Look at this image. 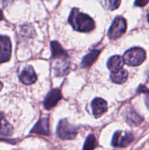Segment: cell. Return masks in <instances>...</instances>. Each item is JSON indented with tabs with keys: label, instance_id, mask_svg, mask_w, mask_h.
Returning <instances> with one entry per match:
<instances>
[{
	"label": "cell",
	"instance_id": "9",
	"mask_svg": "<svg viewBox=\"0 0 149 150\" xmlns=\"http://www.w3.org/2000/svg\"><path fill=\"white\" fill-rule=\"evenodd\" d=\"M92 111L96 118L100 117L108 110V103L102 98H95L91 103Z\"/></svg>",
	"mask_w": 149,
	"mask_h": 150
},
{
	"label": "cell",
	"instance_id": "8",
	"mask_svg": "<svg viewBox=\"0 0 149 150\" xmlns=\"http://www.w3.org/2000/svg\"><path fill=\"white\" fill-rule=\"evenodd\" d=\"M19 79L22 83L26 85H30L34 83L37 80V76L33 67L30 65L25 67L19 76Z\"/></svg>",
	"mask_w": 149,
	"mask_h": 150
},
{
	"label": "cell",
	"instance_id": "18",
	"mask_svg": "<svg viewBox=\"0 0 149 150\" xmlns=\"http://www.w3.org/2000/svg\"><path fill=\"white\" fill-rule=\"evenodd\" d=\"M96 140L93 134H90L85 142L83 150H93L96 147Z\"/></svg>",
	"mask_w": 149,
	"mask_h": 150
},
{
	"label": "cell",
	"instance_id": "19",
	"mask_svg": "<svg viewBox=\"0 0 149 150\" xmlns=\"http://www.w3.org/2000/svg\"><path fill=\"white\" fill-rule=\"evenodd\" d=\"M121 0H105V4L109 10H114L119 7Z\"/></svg>",
	"mask_w": 149,
	"mask_h": 150
},
{
	"label": "cell",
	"instance_id": "3",
	"mask_svg": "<svg viewBox=\"0 0 149 150\" xmlns=\"http://www.w3.org/2000/svg\"><path fill=\"white\" fill-rule=\"evenodd\" d=\"M57 135L63 140H72L76 137L77 134V128L70 124L66 120L59 122L57 127Z\"/></svg>",
	"mask_w": 149,
	"mask_h": 150
},
{
	"label": "cell",
	"instance_id": "1",
	"mask_svg": "<svg viewBox=\"0 0 149 150\" xmlns=\"http://www.w3.org/2000/svg\"><path fill=\"white\" fill-rule=\"evenodd\" d=\"M69 23L74 30L81 32H89L93 30L95 23L93 19L88 15L74 8L69 16Z\"/></svg>",
	"mask_w": 149,
	"mask_h": 150
},
{
	"label": "cell",
	"instance_id": "5",
	"mask_svg": "<svg viewBox=\"0 0 149 150\" xmlns=\"http://www.w3.org/2000/svg\"><path fill=\"white\" fill-rule=\"evenodd\" d=\"M134 140V136L131 133L123 131H117L113 135L112 145L115 147H125Z\"/></svg>",
	"mask_w": 149,
	"mask_h": 150
},
{
	"label": "cell",
	"instance_id": "22",
	"mask_svg": "<svg viewBox=\"0 0 149 150\" xmlns=\"http://www.w3.org/2000/svg\"><path fill=\"white\" fill-rule=\"evenodd\" d=\"M3 19V14H2V12H1V10H0V21L2 20Z\"/></svg>",
	"mask_w": 149,
	"mask_h": 150
},
{
	"label": "cell",
	"instance_id": "17",
	"mask_svg": "<svg viewBox=\"0 0 149 150\" xmlns=\"http://www.w3.org/2000/svg\"><path fill=\"white\" fill-rule=\"evenodd\" d=\"M127 121L130 125H139L143 122V118L134 110H129L127 114Z\"/></svg>",
	"mask_w": 149,
	"mask_h": 150
},
{
	"label": "cell",
	"instance_id": "13",
	"mask_svg": "<svg viewBox=\"0 0 149 150\" xmlns=\"http://www.w3.org/2000/svg\"><path fill=\"white\" fill-rule=\"evenodd\" d=\"M13 126L8 122L2 112H0V134L4 136H10L13 133Z\"/></svg>",
	"mask_w": 149,
	"mask_h": 150
},
{
	"label": "cell",
	"instance_id": "20",
	"mask_svg": "<svg viewBox=\"0 0 149 150\" xmlns=\"http://www.w3.org/2000/svg\"><path fill=\"white\" fill-rule=\"evenodd\" d=\"M137 92L138 93H144L145 95V101L147 105L149 107V90L145 87V86H143V85H140L139 86V88L137 89Z\"/></svg>",
	"mask_w": 149,
	"mask_h": 150
},
{
	"label": "cell",
	"instance_id": "14",
	"mask_svg": "<svg viewBox=\"0 0 149 150\" xmlns=\"http://www.w3.org/2000/svg\"><path fill=\"white\" fill-rule=\"evenodd\" d=\"M51 50H52V56L53 58L58 59H67L68 54L63 49L61 45L56 41H53L51 43Z\"/></svg>",
	"mask_w": 149,
	"mask_h": 150
},
{
	"label": "cell",
	"instance_id": "16",
	"mask_svg": "<svg viewBox=\"0 0 149 150\" xmlns=\"http://www.w3.org/2000/svg\"><path fill=\"white\" fill-rule=\"evenodd\" d=\"M127 78H128V73L124 69H121L118 71L111 73L110 75L111 80L114 83H119V84L126 82V81L127 80Z\"/></svg>",
	"mask_w": 149,
	"mask_h": 150
},
{
	"label": "cell",
	"instance_id": "2",
	"mask_svg": "<svg viewBox=\"0 0 149 150\" xmlns=\"http://www.w3.org/2000/svg\"><path fill=\"white\" fill-rule=\"evenodd\" d=\"M145 52L142 48L136 47L128 50L124 54L123 59L124 63L129 66H138L145 59Z\"/></svg>",
	"mask_w": 149,
	"mask_h": 150
},
{
	"label": "cell",
	"instance_id": "10",
	"mask_svg": "<svg viewBox=\"0 0 149 150\" xmlns=\"http://www.w3.org/2000/svg\"><path fill=\"white\" fill-rule=\"evenodd\" d=\"M32 133H35V134L39 135H45V136H48L50 133L49 130V120L47 117L40 119L37 122L34 127L31 130Z\"/></svg>",
	"mask_w": 149,
	"mask_h": 150
},
{
	"label": "cell",
	"instance_id": "4",
	"mask_svg": "<svg viewBox=\"0 0 149 150\" xmlns=\"http://www.w3.org/2000/svg\"><path fill=\"white\" fill-rule=\"evenodd\" d=\"M127 30V22L121 16H118L114 19L112 25L108 31V38L115 40L120 38Z\"/></svg>",
	"mask_w": 149,
	"mask_h": 150
},
{
	"label": "cell",
	"instance_id": "24",
	"mask_svg": "<svg viewBox=\"0 0 149 150\" xmlns=\"http://www.w3.org/2000/svg\"><path fill=\"white\" fill-rule=\"evenodd\" d=\"M148 21H149V10H148Z\"/></svg>",
	"mask_w": 149,
	"mask_h": 150
},
{
	"label": "cell",
	"instance_id": "7",
	"mask_svg": "<svg viewBox=\"0 0 149 150\" xmlns=\"http://www.w3.org/2000/svg\"><path fill=\"white\" fill-rule=\"evenodd\" d=\"M61 92H60L59 89H53V90H51V92L48 93V95H47V97L45 98L43 103L44 107L48 110L53 108V107L58 103V101L61 100Z\"/></svg>",
	"mask_w": 149,
	"mask_h": 150
},
{
	"label": "cell",
	"instance_id": "12",
	"mask_svg": "<svg viewBox=\"0 0 149 150\" xmlns=\"http://www.w3.org/2000/svg\"><path fill=\"white\" fill-rule=\"evenodd\" d=\"M124 61L122 57L118 55H116L110 57L108 59L107 66H108V69L112 73H113V72H116L121 70L123 66H124Z\"/></svg>",
	"mask_w": 149,
	"mask_h": 150
},
{
	"label": "cell",
	"instance_id": "21",
	"mask_svg": "<svg viewBox=\"0 0 149 150\" xmlns=\"http://www.w3.org/2000/svg\"><path fill=\"white\" fill-rule=\"evenodd\" d=\"M149 0H136L134 4L136 6H139V7H143L145 4L148 3Z\"/></svg>",
	"mask_w": 149,
	"mask_h": 150
},
{
	"label": "cell",
	"instance_id": "11",
	"mask_svg": "<svg viewBox=\"0 0 149 150\" xmlns=\"http://www.w3.org/2000/svg\"><path fill=\"white\" fill-rule=\"evenodd\" d=\"M70 69V62L67 59H60L56 62L54 70L57 76H63L67 74Z\"/></svg>",
	"mask_w": 149,
	"mask_h": 150
},
{
	"label": "cell",
	"instance_id": "15",
	"mask_svg": "<svg viewBox=\"0 0 149 150\" xmlns=\"http://www.w3.org/2000/svg\"><path fill=\"white\" fill-rule=\"evenodd\" d=\"M99 54H100V51L99 50H93L89 54L85 56L82 60V67H89L91 65H92V64L97 59Z\"/></svg>",
	"mask_w": 149,
	"mask_h": 150
},
{
	"label": "cell",
	"instance_id": "23",
	"mask_svg": "<svg viewBox=\"0 0 149 150\" xmlns=\"http://www.w3.org/2000/svg\"><path fill=\"white\" fill-rule=\"evenodd\" d=\"M1 89H2V83H1V82L0 81V90H1Z\"/></svg>",
	"mask_w": 149,
	"mask_h": 150
},
{
	"label": "cell",
	"instance_id": "6",
	"mask_svg": "<svg viewBox=\"0 0 149 150\" xmlns=\"http://www.w3.org/2000/svg\"><path fill=\"white\" fill-rule=\"evenodd\" d=\"M11 51L12 45L10 38L7 36H0V63L10 60Z\"/></svg>",
	"mask_w": 149,
	"mask_h": 150
}]
</instances>
